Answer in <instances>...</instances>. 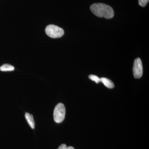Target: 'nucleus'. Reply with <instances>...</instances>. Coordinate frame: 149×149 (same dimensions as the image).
I'll list each match as a JSON object with an SVG mask.
<instances>
[{"label":"nucleus","mask_w":149,"mask_h":149,"mask_svg":"<svg viewBox=\"0 0 149 149\" xmlns=\"http://www.w3.org/2000/svg\"><path fill=\"white\" fill-rule=\"evenodd\" d=\"M91 12L100 17L111 19L114 16V11L111 7L102 3L93 4L90 7Z\"/></svg>","instance_id":"nucleus-1"},{"label":"nucleus","mask_w":149,"mask_h":149,"mask_svg":"<svg viewBox=\"0 0 149 149\" xmlns=\"http://www.w3.org/2000/svg\"><path fill=\"white\" fill-rule=\"evenodd\" d=\"M45 32L49 37L52 38H60L64 34V30L62 28L54 24H50L47 26Z\"/></svg>","instance_id":"nucleus-2"},{"label":"nucleus","mask_w":149,"mask_h":149,"mask_svg":"<svg viewBox=\"0 0 149 149\" xmlns=\"http://www.w3.org/2000/svg\"><path fill=\"white\" fill-rule=\"evenodd\" d=\"M65 108L64 104L59 103L56 105L54 111V119L57 123H61L65 118Z\"/></svg>","instance_id":"nucleus-3"},{"label":"nucleus","mask_w":149,"mask_h":149,"mask_svg":"<svg viewBox=\"0 0 149 149\" xmlns=\"http://www.w3.org/2000/svg\"><path fill=\"white\" fill-rule=\"evenodd\" d=\"M133 76L135 78H139L142 77L143 74V67L142 61L139 58H136L134 61L133 66Z\"/></svg>","instance_id":"nucleus-4"},{"label":"nucleus","mask_w":149,"mask_h":149,"mask_svg":"<svg viewBox=\"0 0 149 149\" xmlns=\"http://www.w3.org/2000/svg\"><path fill=\"white\" fill-rule=\"evenodd\" d=\"M100 82L103 83L104 85L106 87L109 89H113L114 88V85L113 82L109 79H108L106 77H102L100 78Z\"/></svg>","instance_id":"nucleus-5"},{"label":"nucleus","mask_w":149,"mask_h":149,"mask_svg":"<svg viewBox=\"0 0 149 149\" xmlns=\"http://www.w3.org/2000/svg\"><path fill=\"white\" fill-rule=\"evenodd\" d=\"M25 117L31 128L32 129H35V122L34 118H33V115L28 113L26 112L25 114Z\"/></svg>","instance_id":"nucleus-6"},{"label":"nucleus","mask_w":149,"mask_h":149,"mask_svg":"<svg viewBox=\"0 0 149 149\" xmlns=\"http://www.w3.org/2000/svg\"><path fill=\"white\" fill-rule=\"evenodd\" d=\"M14 69V67L9 64H4L0 67V70L2 71H13Z\"/></svg>","instance_id":"nucleus-7"},{"label":"nucleus","mask_w":149,"mask_h":149,"mask_svg":"<svg viewBox=\"0 0 149 149\" xmlns=\"http://www.w3.org/2000/svg\"><path fill=\"white\" fill-rule=\"evenodd\" d=\"M89 78L91 80L95 82L97 84L100 82V78H99L98 76H96V75L91 74V75H89Z\"/></svg>","instance_id":"nucleus-8"},{"label":"nucleus","mask_w":149,"mask_h":149,"mask_svg":"<svg viewBox=\"0 0 149 149\" xmlns=\"http://www.w3.org/2000/svg\"><path fill=\"white\" fill-rule=\"evenodd\" d=\"M149 0H139V4L141 6L144 7L148 2Z\"/></svg>","instance_id":"nucleus-9"},{"label":"nucleus","mask_w":149,"mask_h":149,"mask_svg":"<svg viewBox=\"0 0 149 149\" xmlns=\"http://www.w3.org/2000/svg\"><path fill=\"white\" fill-rule=\"evenodd\" d=\"M58 149H74V148L72 146L67 147L65 144H63L61 145Z\"/></svg>","instance_id":"nucleus-10"}]
</instances>
